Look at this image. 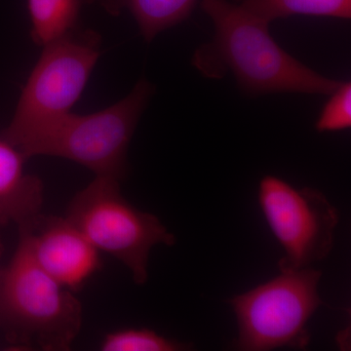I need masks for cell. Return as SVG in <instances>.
Returning a JSON list of instances; mask_svg holds the SVG:
<instances>
[{
	"instance_id": "4",
	"label": "cell",
	"mask_w": 351,
	"mask_h": 351,
	"mask_svg": "<svg viewBox=\"0 0 351 351\" xmlns=\"http://www.w3.org/2000/svg\"><path fill=\"white\" fill-rule=\"evenodd\" d=\"M101 38L76 29L43 46L3 137L21 149L44 127L71 112L101 55Z\"/></svg>"
},
{
	"instance_id": "6",
	"label": "cell",
	"mask_w": 351,
	"mask_h": 351,
	"mask_svg": "<svg viewBox=\"0 0 351 351\" xmlns=\"http://www.w3.org/2000/svg\"><path fill=\"white\" fill-rule=\"evenodd\" d=\"M319 270L280 269V274L230 301L239 326L235 348L269 351L307 348V324L322 304Z\"/></svg>"
},
{
	"instance_id": "5",
	"label": "cell",
	"mask_w": 351,
	"mask_h": 351,
	"mask_svg": "<svg viewBox=\"0 0 351 351\" xmlns=\"http://www.w3.org/2000/svg\"><path fill=\"white\" fill-rule=\"evenodd\" d=\"M69 219L100 253L130 270L134 282H147L152 249L173 246L176 239L154 215L141 211L122 195L120 181L96 176L78 191L66 211Z\"/></svg>"
},
{
	"instance_id": "14",
	"label": "cell",
	"mask_w": 351,
	"mask_h": 351,
	"mask_svg": "<svg viewBox=\"0 0 351 351\" xmlns=\"http://www.w3.org/2000/svg\"><path fill=\"white\" fill-rule=\"evenodd\" d=\"M316 130L336 132L351 127V83L341 82L323 108L317 122Z\"/></svg>"
},
{
	"instance_id": "2",
	"label": "cell",
	"mask_w": 351,
	"mask_h": 351,
	"mask_svg": "<svg viewBox=\"0 0 351 351\" xmlns=\"http://www.w3.org/2000/svg\"><path fill=\"white\" fill-rule=\"evenodd\" d=\"M0 321L24 345L68 350L82 324V302L34 260L27 237L0 271Z\"/></svg>"
},
{
	"instance_id": "13",
	"label": "cell",
	"mask_w": 351,
	"mask_h": 351,
	"mask_svg": "<svg viewBox=\"0 0 351 351\" xmlns=\"http://www.w3.org/2000/svg\"><path fill=\"white\" fill-rule=\"evenodd\" d=\"M189 348L186 343L166 338L145 328L108 332L100 345V350L103 351H179Z\"/></svg>"
},
{
	"instance_id": "10",
	"label": "cell",
	"mask_w": 351,
	"mask_h": 351,
	"mask_svg": "<svg viewBox=\"0 0 351 351\" xmlns=\"http://www.w3.org/2000/svg\"><path fill=\"white\" fill-rule=\"evenodd\" d=\"M198 0H98L110 15L123 10L133 15L143 38L147 43L157 34L188 19Z\"/></svg>"
},
{
	"instance_id": "11",
	"label": "cell",
	"mask_w": 351,
	"mask_h": 351,
	"mask_svg": "<svg viewBox=\"0 0 351 351\" xmlns=\"http://www.w3.org/2000/svg\"><path fill=\"white\" fill-rule=\"evenodd\" d=\"M95 2L98 0H27L32 40L44 46L75 31L83 7Z\"/></svg>"
},
{
	"instance_id": "1",
	"label": "cell",
	"mask_w": 351,
	"mask_h": 351,
	"mask_svg": "<svg viewBox=\"0 0 351 351\" xmlns=\"http://www.w3.org/2000/svg\"><path fill=\"white\" fill-rule=\"evenodd\" d=\"M211 18L213 40L195 51L193 64L211 80L228 71L247 94L330 95L341 82L321 75L288 54L269 32V23L228 0H202Z\"/></svg>"
},
{
	"instance_id": "8",
	"label": "cell",
	"mask_w": 351,
	"mask_h": 351,
	"mask_svg": "<svg viewBox=\"0 0 351 351\" xmlns=\"http://www.w3.org/2000/svg\"><path fill=\"white\" fill-rule=\"evenodd\" d=\"M19 230L39 267L71 292H80L103 267L100 252L66 217L40 214Z\"/></svg>"
},
{
	"instance_id": "3",
	"label": "cell",
	"mask_w": 351,
	"mask_h": 351,
	"mask_svg": "<svg viewBox=\"0 0 351 351\" xmlns=\"http://www.w3.org/2000/svg\"><path fill=\"white\" fill-rule=\"evenodd\" d=\"M154 87L138 80L133 90L100 112H69L51 122L20 149L32 156L61 157L91 170L96 176L121 180L128 170L127 152L134 132Z\"/></svg>"
},
{
	"instance_id": "9",
	"label": "cell",
	"mask_w": 351,
	"mask_h": 351,
	"mask_svg": "<svg viewBox=\"0 0 351 351\" xmlns=\"http://www.w3.org/2000/svg\"><path fill=\"white\" fill-rule=\"evenodd\" d=\"M27 159L17 147L0 138V225H25L40 215L43 184L25 172Z\"/></svg>"
},
{
	"instance_id": "7",
	"label": "cell",
	"mask_w": 351,
	"mask_h": 351,
	"mask_svg": "<svg viewBox=\"0 0 351 351\" xmlns=\"http://www.w3.org/2000/svg\"><path fill=\"white\" fill-rule=\"evenodd\" d=\"M258 199L285 254L279 269H304L329 255L339 215L321 191L297 189L280 178L265 176L258 186Z\"/></svg>"
},
{
	"instance_id": "12",
	"label": "cell",
	"mask_w": 351,
	"mask_h": 351,
	"mask_svg": "<svg viewBox=\"0 0 351 351\" xmlns=\"http://www.w3.org/2000/svg\"><path fill=\"white\" fill-rule=\"evenodd\" d=\"M245 10L271 23L295 15L350 20L351 0H233Z\"/></svg>"
}]
</instances>
